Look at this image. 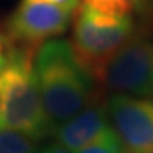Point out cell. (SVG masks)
I'll return each mask as SVG.
<instances>
[{
  "label": "cell",
  "instance_id": "1",
  "mask_svg": "<svg viewBox=\"0 0 153 153\" xmlns=\"http://www.w3.org/2000/svg\"><path fill=\"white\" fill-rule=\"evenodd\" d=\"M34 75L53 126L78 114L94 98V79L76 61L71 43L51 38L34 55Z\"/></svg>",
  "mask_w": 153,
  "mask_h": 153
},
{
  "label": "cell",
  "instance_id": "2",
  "mask_svg": "<svg viewBox=\"0 0 153 153\" xmlns=\"http://www.w3.org/2000/svg\"><path fill=\"white\" fill-rule=\"evenodd\" d=\"M7 64L0 72V128L20 132L33 140L53 133L34 75L36 51L7 48Z\"/></svg>",
  "mask_w": 153,
  "mask_h": 153
},
{
  "label": "cell",
  "instance_id": "3",
  "mask_svg": "<svg viewBox=\"0 0 153 153\" xmlns=\"http://www.w3.org/2000/svg\"><path fill=\"white\" fill-rule=\"evenodd\" d=\"M132 34L131 16L109 14L81 1L74 13L71 47L79 65L101 82L111 58Z\"/></svg>",
  "mask_w": 153,
  "mask_h": 153
},
{
  "label": "cell",
  "instance_id": "4",
  "mask_svg": "<svg viewBox=\"0 0 153 153\" xmlns=\"http://www.w3.org/2000/svg\"><path fill=\"white\" fill-rule=\"evenodd\" d=\"M72 16V11L48 0H22L6 24V45L37 51L43 43L60 37L68 28Z\"/></svg>",
  "mask_w": 153,
  "mask_h": 153
},
{
  "label": "cell",
  "instance_id": "5",
  "mask_svg": "<svg viewBox=\"0 0 153 153\" xmlns=\"http://www.w3.org/2000/svg\"><path fill=\"white\" fill-rule=\"evenodd\" d=\"M101 84L116 94L153 97V43L132 34L105 68Z\"/></svg>",
  "mask_w": 153,
  "mask_h": 153
},
{
  "label": "cell",
  "instance_id": "6",
  "mask_svg": "<svg viewBox=\"0 0 153 153\" xmlns=\"http://www.w3.org/2000/svg\"><path fill=\"white\" fill-rule=\"evenodd\" d=\"M106 108L125 153H153L152 99L115 94Z\"/></svg>",
  "mask_w": 153,
  "mask_h": 153
},
{
  "label": "cell",
  "instance_id": "7",
  "mask_svg": "<svg viewBox=\"0 0 153 153\" xmlns=\"http://www.w3.org/2000/svg\"><path fill=\"white\" fill-rule=\"evenodd\" d=\"M114 132L106 102L101 101L98 92L78 114L54 128L57 142L64 145L71 152H76L98 139Z\"/></svg>",
  "mask_w": 153,
  "mask_h": 153
},
{
  "label": "cell",
  "instance_id": "8",
  "mask_svg": "<svg viewBox=\"0 0 153 153\" xmlns=\"http://www.w3.org/2000/svg\"><path fill=\"white\" fill-rule=\"evenodd\" d=\"M0 153H36V148L28 136L0 128Z\"/></svg>",
  "mask_w": 153,
  "mask_h": 153
},
{
  "label": "cell",
  "instance_id": "9",
  "mask_svg": "<svg viewBox=\"0 0 153 153\" xmlns=\"http://www.w3.org/2000/svg\"><path fill=\"white\" fill-rule=\"evenodd\" d=\"M146 1L148 0H82V3L97 10L119 16H131L132 11L142 9Z\"/></svg>",
  "mask_w": 153,
  "mask_h": 153
},
{
  "label": "cell",
  "instance_id": "10",
  "mask_svg": "<svg viewBox=\"0 0 153 153\" xmlns=\"http://www.w3.org/2000/svg\"><path fill=\"white\" fill-rule=\"evenodd\" d=\"M74 153H125L116 132H111L109 135L98 139L97 142L88 145Z\"/></svg>",
  "mask_w": 153,
  "mask_h": 153
},
{
  "label": "cell",
  "instance_id": "11",
  "mask_svg": "<svg viewBox=\"0 0 153 153\" xmlns=\"http://www.w3.org/2000/svg\"><path fill=\"white\" fill-rule=\"evenodd\" d=\"M40 153H74V152H71L70 149H67L65 146L61 145L60 142H51Z\"/></svg>",
  "mask_w": 153,
  "mask_h": 153
},
{
  "label": "cell",
  "instance_id": "12",
  "mask_svg": "<svg viewBox=\"0 0 153 153\" xmlns=\"http://www.w3.org/2000/svg\"><path fill=\"white\" fill-rule=\"evenodd\" d=\"M48 1L60 6V7H62V9H65L68 11H72V13H75L76 7L81 3V0H48Z\"/></svg>",
  "mask_w": 153,
  "mask_h": 153
},
{
  "label": "cell",
  "instance_id": "13",
  "mask_svg": "<svg viewBox=\"0 0 153 153\" xmlns=\"http://www.w3.org/2000/svg\"><path fill=\"white\" fill-rule=\"evenodd\" d=\"M7 58H9V55H7V45H6L4 37L0 36V72L6 67V64H7Z\"/></svg>",
  "mask_w": 153,
  "mask_h": 153
}]
</instances>
